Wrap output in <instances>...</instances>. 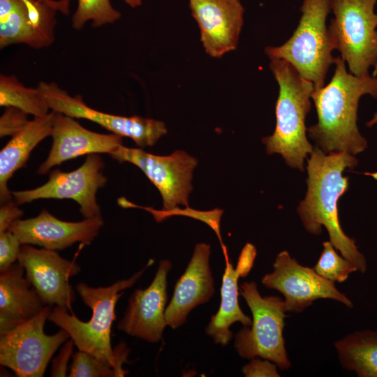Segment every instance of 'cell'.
Here are the masks:
<instances>
[{"instance_id":"1","label":"cell","mask_w":377,"mask_h":377,"mask_svg":"<svg viewBox=\"0 0 377 377\" xmlns=\"http://www.w3.org/2000/svg\"><path fill=\"white\" fill-rule=\"evenodd\" d=\"M330 82L311 94L318 122L307 128L309 136L323 152L356 155L367 147L357 127L359 101L364 95L377 99V77H357L336 57Z\"/></svg>"},{"instance_id":"2","label":"cell","mask_w":377,"mask_h":377,"mask_svg":"<svg viewBox=\"0 0 377 377\" xmlns=\"http://www.w3.org/2000/svg\"><path fill=\"white\" fill-rule=\"evenodd\" d=\"M357 163L354 155L344 151L325 154L316 147L307 158V191L297 212L309 233L320 235L323 226L334 247L364 273L366 259L355 241L343 232L337 212L338 200L348 187V179L343 176V172L354 168Z\"/></svg>"},{"instance_id":"3","label":"cell","mask_w":377,"mask_h":377,"mask_svg":"<svg viewBox=\"0 0 377 377\" xmlns=\"http://www.w3.org/2000/svg\"><path fill=\"white\" fill-rule=\"evenodd\" d=\"M153 263L149 261L145 267L128 279L119 280L106 287H91L79 283L76 290L84 303L91 308L89 320H80L73 313L56 306L51 311L48 320L66 331L78 350L90 353L99 360L111 364L123 376L126 371L122 364L127 362L129 349L121 343L114 348L111 345V327L116 319V304L124 290L135 283L145 271Z\"/></svg>"},{"instance_id":"4","label":"cell","mask_w":377,"mask_h":377,"mask_svg":"<svg viewBox=\"0 0 377 377\" xmlns=\"http://www.w3.org/2000/svg\"><path fill=\"white\" fill-rule=\"evenodd\" d=\"M269 67L279 88L276 121L274 133L262 142L267 154H279L289 166L303 171L304 159L313 149L306 137L305 120L314 86L283 59H270Z\"/></svg>"},{"instance_id":"5","label":"cell","mask_w":377,"mask_h":377,"mask_svg":"<svg viewBox=\"0 0 377 377\" xmlns=\"http://www.w3.org/2000/svg\"><path fill=\"white\" fill-rule=\"evenodd\" d=\"M300 10L301 17L291 37L281 45L266 47L265 52L269 59L288 61L318 89L325 86L336 58L326 24L331 13L330 0H302Z\"/></svg>"},{"instance_id":"6","label":"cell","mask_w":377,"mask_h":377,"mask_svg":"<svg viewBox=\"0 0 377 377\" xmlns=\"http://www.w3.org/2000/svg\"><path fill=\"white\" fill-rule=\"evenodd\" d=\"M334 17L328 27L334 50L357 77L377 74V0H330Z\"/></svg>"},{"instance_id":"7","label":"cell","mask_w":377,"mask_h":377,"mask_svg":"<svg viewBox=\"0 0 377 377\" xmlns=\"http://www.w3.org/2000/svg\"><path fill=\"white\" fill-rule=\"evenodd\" d=\"M240 295L252 313V323L242 328L235 335L234 346L238 355L246 359L262 357L281 370L288 369V360L283 336L285 325L284 301L276 296L262 297L257 284L244 282Z\"/></svg>"},{"instance_id":"8","label":"cell","mask_w":377,"mask_h":377,"mask_svg":"<svg viewBox=\"0 0 377 377\" xmlns=\"http://www.w3.org/2000/svg\"><path fill=\"white\" fill-rule=\"evenodd\" d=\"M50 305L11 330L0 334V364L19 377L43 376L54 353L70 337L61 329L54 334L44 332Z\"/></svg>"},{"instance_id":"9","label":"cell","mask_w":377,"mask_h":377,"mask_svg":"<svg viewBox=\"0 0 377 377\" xmlns=\"http://www.w3.org/2000/svg\"><path fill=\"white\" fill-rule=\"evenodd\" d=\"M110 156L119 162H129L138 167L159 191L166 212L188 207L192 191L193 171L198 160L182 150L168 156H158L141 149L118 147Z\"/></svg>"},{"instance_id":"10","label":"cell","mask_w":377,"mask_h":377,"mask_svg":"<svg viewBox=\"0 0 377 377\" xmlns=\"http://www.w3.org/2000/svg\"><path fill=\"white\" fill-rule=\"evenodd\" d=\"M70 0H0V47H48L54 40L56 11L67 15Z\"/></svg>"},{"instance_id":"11","label":"cell","mask_w":377,"mask_h":377,"mask_svg":"<svg viewBox=\"0 0 377 377\" xmlns=\"http://www.w3.org/2000/svg\"><path fill=\"white\" fill-rule=\"evenodd\" d=\"M105 163L98 154L87 156L84 163L71 172L53 170L48 181L34 189L11 192L18 205L39 199H71L80 206L84 219L102 216L96 192L107 182Z\"/></svg>"},{"instance_id":"12","label":"cell","mask_w":377,"mask_h":377,"mask_svg":"<svg viewBox=\"0 0 377 377\" xmlns=\"http://www.w3.org/2000/svg\"><path fill=\"white\" fill-rule=\"evenodd\" d=\"M50 109L73 118L86 119L121 137L132 139L141 147L153 146L167 133L165 124L139 116L123 117L103 112L89 107L80 96H72L54 82H39Z\"/></svg>"},{"instance_id":"13","label":"cell","mask_w":377,"mask_h":377,"mask_svg":"<svg viewBox=\"0 0 377 377\" xmlns=\"http://www.w3.org/2000/svg\"><path fill=\"white\" fill-rule=\"evenodd\" d=\"M273 268L272 272L263 276L261 282L283 294L286 312L300 313L320 298L332 299L349 308L353 306L337 290L334 282L321 276L313 268L300 265L286 251L277 255Z\"/></svg>"},{"instance_id":"14","label":"cell","mask_w":377,"mask_h":377,"mask_svg":"<svg viewBox=\"0 0 377 377\" xmlns=\"http://www.w3.org/2000/svg\"><path fill=\"white\" fill-rule=\"evenodd\" d=\"M17 261L45 304H56L73 313L75 293L69 279L80 271L74 260L63 258L54 250L22 244Z\"/></svg>"},{"instance_id":"15","label":"cell","mask_w":377,"mask_h":377,"mask_svg":"<svg viewBox=\"0 0 377 377\" xmlns=\"http://www.w3.org/2000/svg\"><path fill=\"white\" fill-rule=\"evenodd\" d=\"M171 269L169 260H161L150 285L132 293L124 316L117 325L119 330L150 343L161 341L167 326V276Z\"/></svg>"},{"instance_id":"16","label":"cell","mask_w":377,"mask_h":377,"mask_svg":"<svg viewBox=\"0 0 377 377\" xmlns=\"http://www.w3.org/2000/svg\"><path fill=\"white\" fill-rule=\"evenodd\" d=\"M103 226L102 216L77 222L58 219L43 209L36 217L18 219L10 227L22 244L38 245L54 251L63 250L74 243L90 244Z\"/></svg>"},{"instance_id":"17","label":"cell","mask_w":377,"mask_h":377,"mask_svg":"<svg viewBox=\"0 0 377 377\" xmlns=\"http://www.w3.org/2000/svg\"><path fill=\"white\" fill-rule=\"evenodd\" d=\"M205 52L219 58L237 45L244 9L239 0H189Z\"/></svg>"},{"instance_id":"18","label":"cell","mask_w":377,"mask_h":377,"mask_svg":"<svg viewBox=\"0 0 377 377\" xmlns=\"http://www.w3.org/2000/svg\"><path fill=\"white\" fill-rule=\"evenodd\" d=\"M52 145L37 173L44 175L52 168L68 160L90 154H111L122 145V137L114 133L91 131L73 117L55 112L51 135Z\"/></svg>"},{"instance_id":"19","label":"cell","mask_w":377,"mask_h":377,"mask_svg":"<svg viewBox=\"0 0 377 377\" xmlns=\"http://www.w3.org/2000/svg\"><path fill=\"white\" fill-rule=\"evenodd\" d=\"M210 246H195L184 274L177 281L172 297L165 311L167 326L177 329L186 322L191 310L209 301L214 293V283L209 266Z\"/></svg>"},{"instance_id":"20","label":"cell","mask_w":377,"mask_h":377,"mask_svg":"<svg viewBox=\"0 0 377 377\" xmlns=\"http://www.w3.org/2000/svg\"><path fill=\"white\" fill-rule=\"evenodd\" d=\"M256 256L255 246L247 243L243 248L237 267L230 263L228 253L225 254L226 268L221 288V303L217 313L211 317L205 328V333L211 337L214 343L222 346H227L232 338L230 326L240 322L244 327H249L252 320L240 309L238 301L239 276H245L251 270Z\"/></svg>"},{"instance_id":"21","label":"cell","mask_w":377,"mask_h":377,"mask_svg":"<svg viewBox=\"0 0 377 377\" xmlns=\"http://www.w3.org/2000/svg\"><path fill=\"white\" fill-rule=\"evenodd\" d=\"M24 267L13 263L0 274V334L5 333L39 313L45 306L24 277Z\"/></svg>"},{"instance_id":"22","label":"cell","mask_w":377,"mask_h":377,"mask_svg":"<svg viewBox=\"0 0 377 377\" xmlns=\"http://www.w3.org/2000/svg\"><path fill=\"white\" fill-rule=\"evenodd\" d=\"M54 111L35 117L11 139L0 151V201L1 204L12 200L8 182L13 174L24 167L36 145L51 135Z\"/></svg>"},{"instance_id":"23","label":"cell","mask_w":377,"mask_h":377,"mask_svg":"<svg viewBox=\"0 0 377 377\" xmlns=\"http://www.w3.org/2000/svg\"><path fill=\"white\" fill-rule=\"evenodd\" d=\"M334 345L345 369L360 377H377V331L355 332Z\"/></svg>"},{"instance_id":"24","label":"cell","mask_w":377,"mask_h":377,"mask_svg":"<svg viewBox=\"0 0 377 377\" xmlns=\"http://www.w3.org/2000/svg\"><path fill=\"white\" fill-rule=\"evenodd\" d=\"M0 105L13 107L27 114L40 117L50 112V108L40 89L24 86L14 75H0Z\"/></svg>"},{"instance_id":"25","label":"cell","mask_w":377,"mask_h":377,"mask_svg":"<svg viewBox=\"0 0 377 377\" xmlns=\"http://www.w3.org/2000/svg\"><path fill=\"white\" fill-rule=\"evenodd\" d=\"M121 17L119 12L111 6L110 0H78V6L73 16V27L81 29L88 21L94 27L113 23Z\"/></svg>"},{"instance_id":"26","label":"cell","mask_w":377,"mask_h":377,"mask_svg":"<svg viewBox=\"0 0 377 377\" xmlns=\"http://www.w3.org/2000/svg\"><path fill=\"white\" fill-rule=\"evenodd\" d=\"M323 246L320 256L313 267L319 275L333 282H343L350 273L357 270L355 264L338 255L330 241L323 242Z\"/></svg>"},{"instance_id":"27","label":"cell","mask_w":377,"mask_h":377,"mask_svg":"<svg viewBox=\"0 0 377 377\" xmlns=\"http://www.w3.org/2000/svg\"><path fill=\"white\" fill-rule=\"evenodd\" d=\"M70 377L124 376L111 364L98 359L89 353L78 350L72 355Z\"/></svg>"},{"instance_id":"28","label":"cell","mask_w":377,"mask_h":377,"mask_svg":"<svg viewBox=\"0 0 377 377\" xmlns=\"http://www.w3.org/2000/svg\"><path fill=\"white\" fill-rule=\"evenodd\" d=\"M22 244L10 230L0 233V272L10 267L18 259Z\"/></svg>"},{"instance_id":"29","label":"cell","mask_w":377,"mask_h":377,"mask_svg":"<svg viewBox=\"0 0 377 377\" xmlns=\"http://www.w3.org/2000/svg\"><path fill=\"white\" fill-rule=\"evenodd\" d=\"M27 114L20 109L8 107L0 118V137L13 136L29 121Z\"/></svg>"},{"instance_id":"30","label":"cell","mask_w":377,"mask_h":377,"mask_svg":"<svg viewBox=\"0 0 377 377\" xmlns=\"http://www.w3.org/2000/svg\"><path fill=\"white\" fill-rule=\"evenodd\" d=\"M242 372L246 377H278L276 364L269 360H260L259 358H252L251 361L242 368Z\"/></svg>"},{"instance_id":"31","label":"cell","mask_w":377,"mask_h":377,"mask_svg":"<svg viewBox=\"0 0 377 377\" xmlns=\"http://www.w3.org/2000/svg\"><path fill=\"white\" fill-rule=\"evenodd\" d=\"M74 345V341L71 339L68 341H66L65 345L61 348L59 355L52 360L51 376H66L68 363L71 356L73 355Z\"/></svg>"},{"instance_id":"32","label":"cell","mask_w":377,"mask_h":377,"mask_svg":"<svg viewBox=\"0 0 377 377\" xmlns=\"http://www.w3.org/2000/svg\"><path fill=\"white\" fill-rule=\"evenodd\" d=\"M23 211L14 200L1 204L0 208V233L9 230L12 224L20 219Z\"/></svg>"},{"instance_id":"33","label":"cell","mask_w":377,"mask_h":377,"mask_svg":"<svg viewBox=\"0 0 377 377\" xmlns=\"http://www.w3.org/2000/svg\"><path fill=\"white\" fill-rule=\"evenodd\" d=\"M124 1L132 8H135L142 3L141 0H124Z\"/></svg>"},{"instance_id":"34","label":"cell","mask_w":377,"mask_h":377,"mask_svg":"<svg viewBox=\"0 0 377 377\" xmlns=\"http://www.w3.org/2000/svg\"><path fill=\"white\" fill-rule=\"evenodd\" d=\"M376 124H377V112L374 114L373 117L367 122L366 125L367 127L370 128Z\"/></svg>"},{"instance_id":"35","label":"cell","mask_w":377,"mask_h":377,"mask_svg":"<svg viewBox=\"0 0 377 377\" xmlns=\"http://www.w3.org/2000/svg\"><path fill=\"white\" fill-rule=\"evenodd\" d=\"M45 1H49V0H45Z\"/></svg>"}]
</instances>
